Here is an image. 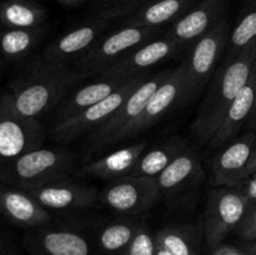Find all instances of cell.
Listing matches in <instances>:
<instances>
[{
	"label": "cell",
	"mask_w": 256,
	"mask_h": 255,
	"mask_svg": "<svg viewBox=\"0 0 256 255\" xmlns=\"http://www.w3.org/2000/svg\"><path fill=\"white\" fill-rule=\"evenodd\" d=\"M82 79L70 65L54 64L39 56L28 64L2 98L16 114L39 120Z\"/></svg>",
	"instance_id": "obj_1"
},
{
	"label": "cell",
	"mask_w": 256,
	"mask_h": 255,
	"mask_svg": "<svg viewBox=\"0 0 256 255\" xmlns=\"http://www.w3.org/2000/svg\"><path fill=\"white\" fill-rule=\"evenodd\" d=\"M255 62L256 40L245 46L234 59L222 62L218 68L192 124V132L200 142H210L232 100L249 82Z\"/></svg>",
	"instance_id": "obj_2"
},
{
	"label": "cell",
	"mask_w": 256,
	"mask_h": 255,
	"mask_svg": "<svg viewBox=\"0 0 256 255\" xmlns=\"http://www.w3.org/2000/svg\"><path fill=\"white\" fill-rule=\"evenodd\" d=\"M76 160V155L69 150L40 146L0 165V182L26 192L70 178Z\"/></svg>",
	"instance_id": "obj_3"
},
{
	"label": "cell",
	"mask_w": 256,
	"mask_h": 255,
	"mask_svg": "<svg viewBox=\"0 0 256 255\" xmlns=\"http://www.w3.org/2000/svg\"><path fill=\"white\" fill-rule=\"evenodd\" d=\"M232 28V22L226 15L216 26L192 44L189 58L184 60L185 82L182 104L194 102L212 79L229 44Z\"/></svg>",
	"instance_id": "obj_4"
},
{
	"label": "cell",
	"mask_w": 256,
	"mask_h": 255,
	"mask_svg": "<svg viewBox=\"0 0 256 255\" xmlns=\"http://www.w3.org/2000/svg\"><path fill=\"white\" fill-rule=\"evenodd\" d=\"M165 28L122 26L106 36H100L82 56L74 62L75 72L85 79L98 76L132 50L162 36Z\"/></svg>",
	"instance_id": "obj_5"
},
{
	"label": "cell",
	"mask_w": 256,
	"mask_h": 255,
	"mask_svg": "<svg viewBox=\"0 0 256 255\" xmlns=\"http://www.w3.org/2000/svg\"><path fill=\"white\" fill-rule=\"evenodd\" d=\"M252 202L236 188H215L208 199L204 215V236L209 249L222 244L236 229Z\"/></svg>",
	"instance_id": "obj_6"
},
{
	"label": "cell",
	"mask_w": 256,
	"mask_h": 255,
	"mask_svg": "<svg viewBox=\"0 0 256 255\" xmlns=\"http://www.w3.org/2000/svg\"><path fill=\"white\" fill-rule=\"evenodd\" d=\"M172 69H164L149 76L114 112L112 116L102 122L95 132L90 134L88 144L86 156L102 152L105 148L110 146L115 135L122 132L132 122H134L148 104L152 95L156 92L158 88L162 84Z\"/></svg>",
	"instance_id": "obj_7"
},
{
	"label": "cell",
	"mask_w": 256,
	"mask_h": 255,
	"mask_svg": "<svg viewBox=\"0 0 256 255\" xmlns=\"http://www.w3.org/2000/svg\"><path fill=\"white\" fill-rule=\"evenodd\" d=\"M148 79V75H139L130 79L126 84L112 95L105 98L98 104L88 108L84 112L70 118L59 125H52L50 136L58 142H69L78 139L82 135L92 134L102 122H106L112 112Z\"/></svg>",
	"instance_id": "obj_8"
},
{
	"label": "cell",
	"mask_w": 256,
	"mask_h": 255,
	"mask_svg": "<svg viewBox=\"0 0 256 255\" xmlns=\"http://www.w3.org/2000/svg\"><path fill=\"white\" fill-rule=\"evenodd\" d=\"M44 136L39 120L16 114L0 96V165L40 148Z\"/></svg>",
	"instance_id": "obj_9"
},
{
	"label": "cell",
	"mask_w": 256,
	"mask_h": 255,
	"mask_svg": "<svg viewBox=\"0 0 256 255\" xmlns=\"http://www.w3.org/2000/svg\"><path fill=\"white\" fill-rule=\"evenodd\" d=\"M185 82V62H182L179 66L172 69L166 79L162 82L156 89V92L152 95L148 104L145 105L142 114L130 122L126 128L118 132L114 139L112 140L110 146L118 142H122L129 138L138 136L142 132L156 124L166 112L175 105L182 102V90Z\"/></svg>",
	"instance_id": "obj_10"
},
{
	"label": "cell",
	"mask_w": 256,
	"mask_h": 255,
	"mask_svg": "<svg viewBox=\"0 0 256 255\" xmlns=\"http://www.w3.org/2000/svg\"><path fill=\"white\" fill-rule=\"evenodd\" d=\"M162 198L156 178L126 176L114 180L100 195L109 209L124 215L148 212Z\"/></svg>",
	"instance_id": "obj_11"
},
{
	"label": "cell",
	"mask_w": 256,
	"mask_h": 255,
	"mask_svg": "<svg viewBox=\"0 0 256 255\" xmlns=\"http://www.w3.org/2000/svg\"><path fill=\"white\" fill-rule=\"evenodd\" d=\"M182 49H184L182 45L164 34L128 52L125 56L110 65L96 78L132 79L139 75H144L146 74L148 69L162 64Z\"/></svg>",
	"instance_id": "obj_12"
},
{
	"label": "cell",
	"mask_w": 256,
	"mask_h": 255,
	"mask_svg": "<svg viewBox=\"0 0 256 255\" xmlns=\"http://www.w3.org/2000/svg\"><path fill=\"white\" fill-rule=\"evenodd\" d=\"M228 5L229 0H200L172 22L165 35L182 48L192 45L226 16Z\"/></svg>",
	"instance_id": "obj_13"
},
{
	"label": "cell",
	"mask_w": 256,
	"mask_h": 255,
	"mask_svg": "<svg viewBox=\"0 0 256 255\" xmlns=\"http://www.w3.org/2000/svg\"><path fill=\"white\" fill-rule=\"evenodd\" d=\"M256 145V134L246 132L230 142L215 156L212 165L210 184L214 188H238L248 176V165Z\"/></svg>",
	"instance_id": "obj_14"
},
{
	"label": "cell",
	"mask_w": 256,
	"mask_h": 255,
	"mask_svg": "<svg viewBox=\"0 0 256 255\" xmlns=\"http://www.w3.org/2000/svg\"><path fill=\"white\" fill-rule=\"evenodd\" d=\"M110 20L95 16L90 22L79 25L75 29L50 42L40 56L54 64L70 65L85 54L102 32L108 29Z\"/></svg>",
	"instance_id": "obj_15"
},
{
	"label": "cell",
	"mask_w": 256,
	"mask_h": 255,
	"mask_svg": "<svg viewBox=\"0 0 256 255\" xmlns=\"http://www.w3.org/2000/svg\"><path fill=\"white\" fill-rule=\"evenodd\" d=\"M26 192L46 210H82L92 206L98 200L94 186L79 184L70 178L48 182Z\"/></svg>",
	"instance_id": "obj_16"
},
{
	"label": "cell",
	"mask_w": 256,
	"mask_h": 255,
	"mask_svg": "<svg viewBox=\"0 0 256 255\" xmlns=\"http://www.w3.org/2000/svg\"><path fill=\"white\" fill-rule=\"evenodd\" d=\"M202 176L204 170L200 155L196 149L188 146L156 178V182L162 196L176 199L195 188V185L202 182Z\"/></svg>",
	"instance_id": "obj_17"
},
{
	"label": "cell",
	"mask_w": 256,
	"mask_h": 255,
	"mask_svg": "<svg viewBox=\"0 0 256 255\" xmlns=\"http://www.w3.org/2000/svg\"><path fill=\"white\" fill-rule=\"evenodd\" d=\"M25 245L30 255H92L88 240L70 229L35 228Z\"/></svg>",
	"instance_id": "obj_18"
},
{
	"label": "cell",
	"mask_w": 256,
	"mask_h": 255,
	"mask_svg": "<svg viewBox=\"0 0 256 255\" xmlns=\"http://www.w3.org/2000/svg\"><path fill=\"white\" fill-rule=\"evenodd\" d=\"M0 214L24 228H40L50 222V214L25 190L0 182Z\"/></svg>",
	"instance_id": "obj_19"
},
{
	"label": "cell",
	"mask_w": 256,
	"mask_h": 255,
	"mask_svg": "<svg viewBox=\"0 0 256 255\" xmlns=\"http://www.w3.org/2000/svg\"><path fill=\"white\" fill-rule=\"evenodd\" d=\"M256 104V62L248 84L242 88L236 98L232 100L226 114L222 118L219 128L208 142L212 149H218L226 142H232L238 132L248 124Z\"/></svg>",
	"instance_id": "obj_20"
},
{
	"label": "cell",
	"mask_w": 256,
	"mask_h": 255,
	"mask_svg": "<svg viewBox=\"0 0 256 255\" xmlns=\"http://www.w3.org/2000/svg\"><path fill=\"white\" fill-rule=\"evenodd\" d=\"M146 140H142V142H134L128 146L120 148L100 159L92 160V162L82 165L78 170V175L110 180V182L130 176L140 155L146 149Z\"/></svg>",
	"instance_id": "obj_21"
},
{
	"label": "cell",
	"mask_w": 256,
	"mask_h": 255,
	"mask_svg": "<svg viewBox=\"0 0 256 255\" xmlns=\"http://www.w3.org/2000/svg\"><path fill=\"white\" fill-rule=\"evenodd\" d=\"M129 80L120 79V78H98L96 82L85 85L70 96H65L56 110L54 125L62 124L70 118L84 112L88 108L98 104L124 86Z\"/></svg>",
	"instance_id": "obj_22"
},
{
	"label": "cell",
	"mask_w": 256,
	"mask_h": 255,
	"mask_svg": "<svg viewBox=\"0 0 256 255\" xmlns=\"http://www.w3.org/2000/svg\"><path fill=\"white\" fill-rule=\"evenodd\" d=\"M198 0H146L134 12L122 19V26L166 28L176 22Z\"/></svg>",
	"instance_id": "obj_23"
},
{
	"label": "cell",
	"mask_w": 256,
	"mask_h": 255,
	"mask_svg": "<svg viewBox=\"0 0 256 255\" xmlns=\"http://www.w3.org/2000/svg\"><path fill=\"white\" fill-rule=\"evenodd\" d=\"M189 146L184 139L179 136H172L165 140L160 145L144 150L135 165L130 176H148L158 178L170 162Z\"/></svg>",
	"instance_id": "obj_24"
},
{
	"label": "cell",
	"mask_w": 256,
	"mask_h": 255,
	"mask_svg": "<svg viewBox=\"0 0 256 255\" xmlns=\"http://www.w3.org/2000/svg\"><path fill=\"white\" fill-rule=\"evenodd\" d=\"M256 40V0H244L236 22L232 28L222 62L234 59L245 46Z\"/></svg>",
	"instance_id": "obj_25"
},
{
	"label": "cell",
	"mask_w": 256,
	"mask_h": 255,
	"mask_svg": "<svg viewBox=\"0 0 256 255\" xmlns=\"http://www.w3.org/2000/svg\"><path fill=\"white\" fill-rule=\"evenodd\" d=\"M0 20L12 29H34L45 20V10L35 2L12 0L0 5Z\"/></svg>",
	"instance_id": "obj_26"
},
{
	"label": "cell",
	"mask_w": 256,
	"mask_h": 255,
	"mask_svg": "<svg viewBox=\"0 0 256 255\" xmlns=\"http://www.w3.org/2000/svg\"><path fill=\"white\" fill-rule=\"evenodd\" d=\"M42 36L40 28L12 29L9 28L0 35V52L6 60H18L30 52Z\"/></svg>",
	"instance_id": "obj_27"
},
{
	"label": "cell",
	"mask_w": 256,
	"mask_h": 255,
	"mask_svg": "<svg viewBox=\"0 0 256 255\" xmlns=\"http://www.w3.org/2000/svg\"><path fill=\"white\" fill-rule=\"evenodd\" d=\"M142 224L135 220H122L108 224L102 229L98 236L102 250L110 255H122L128 245L132 242Z\"/></svg>",
	"instance_id": "obj_28"
},
{
	"label": "cell",
	"mask_w": 256,
	"mask_h": 255,
	"mask_svg": "<svg viewBox=\"0 0 256 255\" xmlns=\"http://www.w3.org/2000/svg\"><path fill=\"white\" fill-rule=\"evenodd\" d=\"M156 244L172 255H202L194 236L182 226H166L155 234Z\"/></svg>",
	"instance_id": "obj_29"
},
{
	"label": "cell",
	"mask_w": 256,
	"mask_h": 255,
	"mask_svg": "<svg viewBox=\"0 0 256 255\" xmlns=\"http://www.w3.org/2000/svg\"><path fill=\"white\" fill-rule=\"evenodd\" d=\"M156 250L158 244L155 235H152L144 225H140L122 255H156Z\"/></svg>",
	"instance_id": "obj_30"
},
{
	"label": "cell",
	"mask_w": 256,
	"mask_h": 255,
	"mask_svg": "<svg viewBox=\"0 0 256 255\" xmlns=\"http://www.w3.org/2000/svg\"><path fill=\"white\" fill-rule=\"evenodd\" d=\"M235 234L248 242L256 240V204H252L240 224L234 230Z\"/></svg>",
	"instance_id": "obj_31"
},
{
	"label": "cell",
	"mask_w": 256,
	"mask_h": 255,
	"mask_svg": "<svg viewBox=\"0 0 256 255\" xmlns=\"http://www.w3.org/2000/svg\"><path fill=\"white\" fill-rule=\"evenodd\" d=\"M212 255H256V249H246L235 245L220 244L212 250Z\"/></svg>",
	"instance_id": "obj_32"
},
{
	"label": "cell",
	"mask_w": 256,
	"mask_h": 255,
	"mask_svg": "<svg viewBox=\"0 0 256 255\" xmlns=\"http://www.w3.org/2000/svg\"><path fill=\"white\" fill-rule=\"evenodd\" d=\"M236 189L244 192L252 204H256V172L250 174Z\"/></svg>",
	"instance_id": "obj_33"
},
{
	"label": "cell",
	"mask_w": 256,
	"mask_h": 255,
	"mask_svg": "<svg viewBox=\"0 0 256 255\" xmlns=\"http://www.w3.org/2000/svg\"><path fill=\"white\" fill-rule=\"evenodd\" d=\"M98 2H99V4H102V9H110V8H120L130 4H136L140 0H98Z\"/></svg>",
	"instance_id": "obj_34"
},
{
	"label": "cell",
	"mask_w": 256,
	"mask_h": 255,
	"mask_svg": "<svg viewBox=\"0 0 256 255\" xmlns=\"http://www.w3.org/2000/svg\"><path fill=\"white\" fill-rule=\"evenodd\" d=\"M256 172V154H252V158H250L249 165H248V174H252V172Z\"/></svg>",
	"instance_id": "obj_35"
},
{
	"label": "cell",
	"mask_w": 256,
	"mask_h": 255,
	"mask_svg": "<svg viewBox=\"0 0 256 255\" xmlns=\"http://www.w3.org/2000/svg\"><path fill=\"white\" fill-rule=\"evenodd\" d=\"M248 126L252 128V129H256V104H255V108H254V112H252V116H250L249 122H248Z\"/></svg>",
	"instance_id": "obj_36"
},
{
	"label": "cell",
	"mask_w": 256,
	"mask_h": 255,
	"mask_svg": "<svg viewBox=\"0 0 256 255\" xmlns=\"http://www.w3.org/2000/svg\"><path fill=\"white\" fill-rule=\"evenodd\" d=\"M59 2H62V4H66V5H76L79 4V2H84V0H59Z\"/></svg>",
	"instance_id": "obj_37"
},
{
	"label": "cell",
	"mask_w": 256,
	"mask_h": 255,
	"mask_svg": "<svg viewBox=\"0 0 256 255\" xmlns=\"http://www.w3.org/2000/svg\"><path fill=\"white\" fill-rule=\"evenodd\" d=\"M156 255H172V254H170L169 252H166V250H165L164 248H162V246H159V245H158Z\"/></svg>",
	"instance_id": "obj_38"
},
{
	"label": "cell",
	"mask_w": 256,
	"mask_h": 255,
	"mask_svg": "<svg viewBox=\"0 0 256 255\" xmlns=\"http://www.w3.org/2000/svg\"><path fill=\"white\" fill-rule=\"evenodd\" d=\"M252 154H256V145H255V149H254V152H252Z\"/></svg>",
	"instance_id": "obj_39"
}]
</instances>
